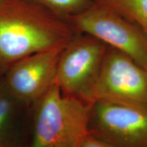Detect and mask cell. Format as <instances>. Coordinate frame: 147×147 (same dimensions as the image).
<instances>
[{
	"instance_id": "obj_5",
	"label": "cell",
	"mask_w": 147,
	"mask_h": 147,
	"mask_svg": "<svg viewBox=\"0 0 147 147\" xmlns=\"http://www.w3.org/2000/svg\"><path fill=\"white\" fill-rule=\"evenodd\" d=\"M89 132L115 147H147V107L95 101L91 107Z\"/></svg>"
},
{
	"instance_id": "obj_13",
	"label": "cell",
	"mask_w": 147,
	"mask_h": 147,
	"mask_svg": "<svg viewBox=\"0 0 147 147\" xmlns=\"http://www.w3.org/2000/svg\"><path fill=\"white\" fill-rule=\"evenodd\" d=\"M3 65L2 63H0V67H1V65Z\"/></svg>"
},
{
	"instance_id": "obj_9",
	"label": "cell",
	"mask_w": 147,
	"mask_h": 147,
	"mask_svg": "<svg viewBox=\"0 0 147 147\" xmlns=\"http://www.w3.org/2000/svg\"><path fill=\"white\" fill-rule=\"evenodd\" d=\"M59 16L67 19L90 6L91 0H29Z\"/></svg>"
},
{
	"instance_id": "obj_15",
	"label": "cell",
	"mask_w": 147,
	"mask_h": 147,
	"mask_svg": "<svg viewBox=\"0 0 147 147\" xmlns=\"http://www.w3.org/2000/svg\"><path fill=\"white\" fill-rule=\"evenodd\" d=\"M0 63H1V62H0Z\"/></svg>"
},
{
	"instance_id": "obj_2",
	"label": "cell",
	"mask_w": 147,
	"mask_h": 147,
	"mask_svg": "<svg viewBox=\"0 0 147 147\" xmlns=\"http://www.w3.org/2000/svg\"><path fill=\"white\" fill-rule=\"evenodd\" d=\"M38 102L32 147H78L89 133L91 104L54 84Z\"/></svg>"
},
{
	"instance_id": "obj_7",
	"label": "cell",
	"mask_w": 147,
	"mask_h": 147,
	"mask_svg": "<svg viewBox=\"0 0 147 147\" xmlns=\"http://www.w3.org/2000/svg\"><path fill=\"white\" fill-rule=\"evenodd\" d=\"M65 45L34 53L11 64L7 75L10 93L26 102L39 100L55 84L59 59Z\"/></svg>"
},
{
	"instance_id": "obj_6",
	"label": "cell",
	"mask_w": 147,
	"mask_h": 147,
	"mask_svg": "<svg viewBox=\"0 0 147 147\" xmlns=\"http://www.w3.org/2000/svg\"><path fill=\"white\" fill-rule=\"evenodd\" d=\"M97 100L147 107V69L108 47L93 91V103Z\"/></svg>"
},
{
	"instance_id": "obj_14",
	"label": "cell",
	"mask_w": 147,
	"mask_h": 147,
	"mask_svg": "<svg viewBox=\"0 0 147 147\" xmlns=\"http://www.w3.org/2000/svg\"><path fill=\"white\" fill-rule=\"evenodd\" d=\"M3 0H0V3H1V1H2Z\"/></svg>"
},
{
	"instance_id": "obj_10",
	"label": "cell",
	"mask_w": 147,
	"mask_h": 147,
	"mask_svg": "<svg viewBox=\"0 0 147 147\" xmlns=\"http://www.w3.org/2000/svg\"><path fill=\"white\" fill-rule=\"evenodd\" d=\"M12 112V103L10 97L0 93V147L5 127L8 125Z\"/></svg>"
},
{
	"instance_id": "obj_12",
	"label": "cell",
	"mask_w": 147,
	"mask_h": 147,
	"mask_svg": "<svg viewBox=\"0 0 147 147\" xmlns=\"http://www.w3.org/2000/svg\"><path fill=\"white\" fill-rule=\"evenodd\" d=\"M92 1H94V2H98V1H104L105 0H91Z\"/></svg>"
},
{
	"instance_id": "obj_1",
	"label": "cell",
	"mask_w": 147,
	"mask_h": 147,
	"mask_svg": "<svg viewBox=\"0 0 147 147\" xmlns=\"http://www.w3.org/2000/svg\"><path fill=\"white\" fill-rule=\"evenodd\" d=\"M77 34L65 18L29 0L0 3V62L3 65L65 45Z\"/></svg>"
},
{
	"instance_id": "obj_8",
	"label": "cell",
	"mask_w": 147,
	"mask_h": 147,
	"mask_svg": "<svg viewBox=\"0 0 147 147\" xmlns=\"http://www.w3.org/2000/svg\"><path fill=\"white\" fill-rule=\"evenodd\" d=\"M104 2L137 25L147 36V0H105Z\"/></svg>"
},
{
	"instance_id": "obj_4",
	"label": "cell",
	"mask_w": 147,
	"mask_h": 147,
	"mask_svg": "<svg viewBox=\"0 0 147 147\" xmlns=\"http://www.w3.org/2000/svg\"><path fill=\"white\" fill-rule=\"evenodd\" d=\"M107 49V45L89 35L77 34L61 53L55 84L63 94L92 104Z\"/></svg>"
},
{
	"instance_id": "obj_3",
	"label": "cell",
	"mask_w": 147,
	"mask_h": 147,
	"mask_svg": "<svg viewBox=\"0 0 147 147\" xmlns=\"http://www.w3.org/2000/svg\"><path fill=\"white\" fill-rule=\"evenodd\" d=\"M66 20L78 33L96 38L147 69V36L105 2H93Z\"/></svg>"
},
{
	"instance_id": "obj_11",
	"label": "cell",
	"mask_w": 147,
	"mask_h": 147,
	"mask_svg": "<svg viewBox=\"0 0 147 147\" xmlns=\"http://www.w3.org/2000/svg\"><path fill=\"white\" fill-rule=\"evenodd\" d=\"M78 147H115L89 132L82 139Z\"/></svg>"
}]
</instances>
